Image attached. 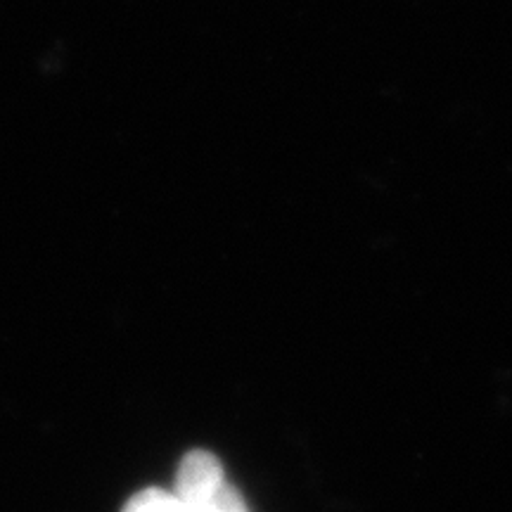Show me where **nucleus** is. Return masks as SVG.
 Returning a JSON list of instances; mask_svg holds the SVG:
<instances>
[{
	"label": "nucleus",
	"mask_w": 512,
	"mask_h": 512,
	"mask_svg": "<svg viewBox=\"0 0 512 512\" xmlns=\"http://www.w3.org/2000/svg\"><path fill=\"white\" fill-rule=\"evenodd\" d=\"M124 512H190L185 508L181 498L166 491H143L133 496L131 503L126 505Z\"/></svg>",
	"instance_id": "obj_2"
},
{
	"label": "nucleus",
	"mask_w": 512,
	"mask_h": 512,
	"mask_svg": "<svg viewBox=\"0 0 512 512\" xmlns=\"http://www.w3.org/2000/svg\"><path fill=\"white\" fill-rule=\"evenodd\" d=\"M174 494L190 512H249L219 458L209 451H190L181 460Z\"/></svg>",
	"instance_id": "obj_1"
}]
</instances>
